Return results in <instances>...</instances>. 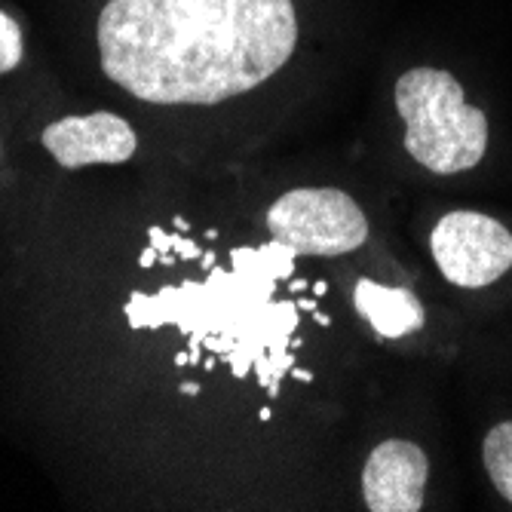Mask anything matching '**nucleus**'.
<instances>
[{
  "mask_svg": "<svg viewBox=\"0 0 512 512\" xmlns=\"http://www.w3.org/2000/svg\"><path fill=\"white\" fill-rule=\"evenodd\" d=\"M482 457H485V470H488L494 488L512 506V421L488 430V436L482 442Z\"/></svg>",
  "mask_w": 512,
  "mask_h": 512,
  "instance_id": "nucleus-8",
  "label": "nucleus"
},
{
  "mask_svg": "<svg viewBox=\"0 0 512 512\" xmlns=\"http://www.w3.org/2000/svg\"><path fill=\"white\" fill-rule=\"evenodd\" d=\"M442 276L460 289L491 286L512 267V234L482 212H448L430 237Z\"/></svg>",
  "mask_w": 512,
  "mask_h": 512,
  "instance_id": "nucleus-4",
  "label": "nucleus"
},
{
  "mask_svg": "<svg viewBox=\"0 0 512 512\" xmlns=\"http://www.w3.org/2000/svg\"><path fill=\"white\" fill-rule=\"evenodd\" d=\"M270 237L292 255L338 258L368 240V221L359 203L338 188H298L267 209Z\"/></svg>",
  "mask_w": 512,
  "mask_h": 512,
  "instance_id": "nucleus-3",
  "label": "nucleus"
},
{
  "mask_svg": "<svg viewBox=\"0 0 512 512\" xmlns=\"http://www.w3.org/2000/svg\"><path fill=\"white\" fill-rule=\"evenodd\" d=\"M111 83L148 105H221L298 46L292 0H108L96 22Z\"/></svg>",
  "mask_w": 512,
  "mask_h": 512,
  "instance_id": "nucleus-1",
  "label": "nucleus"
},
{
  "mask_svg": "<svg viewBox=\"0 0 512 512\" xmlns=\"http://www.w3.org/2000/svg\"><path fill=\"white\" fill-rule=\"evenodd\" d=\"M353 304L359 316H365L381 338H405L417 329H424L427 319L414 292L402 286H381L375 279H359Z\"/></svg>",
  "mask_w": 512,
  "mask_h": 512,
  "instance_id": "nucleus-7",
  "label": "nucleus"
},
{
  "mask_svg": "<svg viewBox=\"0 0 512 512\" xmlns=\"http://www.w3.org/2000/svg\"><path fill=\"white\" fill-rule=\"evenodd\" d=\"M396 111L405 120V151L436 175H457L482 163L488 117L467 105L451 71L411 68L396 80Z\"/></svg>",
  "mask_w": 512,
  "mask_h": 512,
  "instance_id": "nucleus-2",
  "label": "nucleus"
},
{
  "mask_svg": "<svg viewBox=\"0 0 512 512\" xmlns=\"http://www.w3.org/2000/svg\"><path fill=\"white\" fill-rule=\"evenodd\" d=\"M22 56H25L22 28L13 16L0 10V74H10L13 68H19Z\"/></svg>",
  "mask_w": 512,
  "mask_h": 512,
  "instance_id": "nucleus-9",
  "label": "nucleus"
},
{
  "mask_svg": "<svg viewBox=\"0 0 512 512\" xmlns=\"http://www.w3.org/2000/svg\"><path fill=\"white\" fill-rule=\"evenodd\" d=\"M430 460L421 445L387 439L368 454L362 470V497L371 512H417L424 506Z\"/></svg>",
  "mask_w": 512,
  "mask_h": 512,
  "instance_id": "nucleus-6",
  "label": "nucleus"
},
{
  "mask_svg": "<svg viewBox=\"0 0 512 512\" xmlns=\"http://www.w3.org/2000/svg\"><path fill=\"white\" fill-rule=\"evenodd\" d=\"M295 378L298 381H313V375H310V371H304V368H295Z\"/></svg>",
  "mask_w": 512,
  "mask_h": 512,
  "instance_id": "nucleus-10",
  "label": "nucleus"
},
{
  "mask_svg": "<svg viewBox=\"0 0 512 512\" xmlns=\"http://www.w3.org/2000/svg\"><path fill=\"white\" fill-rule=\"evenodd\" d=\"M40 142L56 157L62 169L120 166V163H129L138 148L132 126L120 114H111V111L62 117L43 129Z\"/></svg>",
  "mask_w": 512,
  "mask_h": 512,
  "instance_id": "nucleus-5",
  "label": "nucleus"
}]
</instances>
